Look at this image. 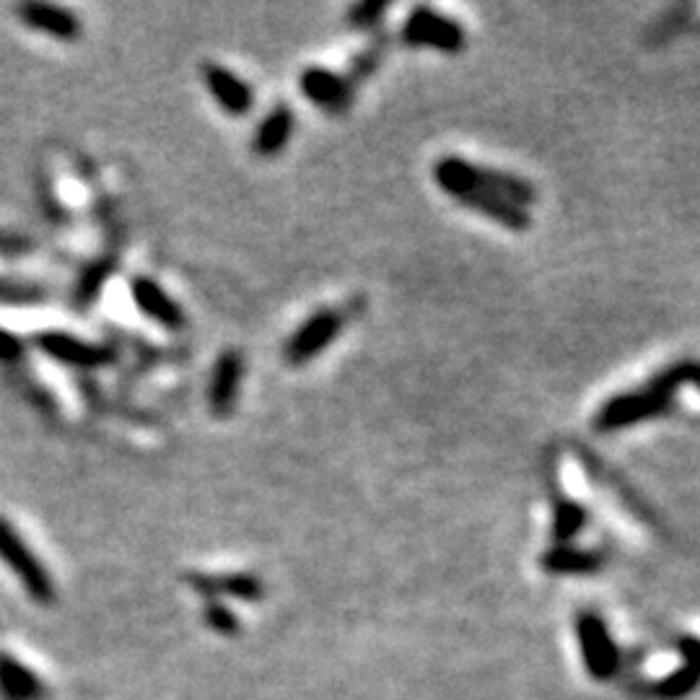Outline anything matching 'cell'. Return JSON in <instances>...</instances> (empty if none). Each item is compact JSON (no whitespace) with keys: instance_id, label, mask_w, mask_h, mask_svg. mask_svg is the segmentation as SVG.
<instances>
[{"instance_id":"obj_1","label":"cell","mask_w":700,"mask_h":700,"mask_svg":"<svg viewBox=\"0 0 700 700\" xmlns=\"http://www.w3.org/2000/svg\"><path fill=\"white\" fill-rule=\"evenodd\" d=\"M682 384H692L700 390V361L685 359L677 363H669L654 374L649 382H644L636 390L613 394L600 405L594 413L592 428L597 434H613V431L638 426L644 421L665 418L675 407V392Z\"/></svg>"},{"instance_id":"obj_2","label":"cell","mask_w":700,"mask_h":700,"mask_svg":"<svg viewBox=\"0 0 700 700\" xmlns=\"http://www.w3.org/2000/svg\"><path fill=\"white\" fill-rule=\"evenodd\" d=\"M434 180L438 188H444V184H467V188L494 192V195L509 200V203L524 208V211L538 203V188L530 180L511 174V171L480 167V163L462 159V156H442L434 163Z\"/></svg>"},{"instance_id":"obj_3","label":"cell","mask_w":700,"mask_h":700,"mask_svg":"<svg viewBox=\"0 0 700 700\" xmlns=\"http://www.w3.org/2000/svg\"><path fill=\"white\" fill-rule=\"evenodd\" d=\"M0 561L17 573L29 597L40 602V605H52L55 602V584H52L47 569H44L40 558L32 553V548L17 532V527L3 517H0Z\"/></svg>"},{"instance_id":"obj_4","label":"cell","mask_w":700,"mask_h":700,"mask_svg":"<svg viewBox=\"0 0 700 700\" xmlns=\"http://www.w3.org/2000/svg\"><path fill=\"white\" fill-rule=\"evenodd\" d=\"M400 36L402 44H407V47H434L438 52H449V55L462 52L467 44V34L459 26V21L444 17V13L434 9H426V6L413 9L411 17L402 24Z\"/></svg>"},{"instance_id":"obj_5","label":"cell","mask_w":700,"mask_h":700,"mask_svg":"<svg viewBox=\"0 0 700 700\" xmlns=\"http://www.w3.org/2000/svg\"><path fill=\"white\" fill-rule=\"evenodd\" d=\"M346 311L342 309H317L307 322L296 327L286 342V361L294 367L315 361L322 350H327L335 342V338L346 327Z\"/></svg>"},{"instance_id":"obj_6","label":"cell","mask_w":700,"mask_h":700,"mask_svg":"<svg viewBox=\"0 0 700 700\" xmlns=\"http://www.w3.org/2000/svg\"><path fill=\"white\" fill-rule=\"evenodd\" d=\"M576 633L590 675L597 677V680H609L621 667V654H617V646L609 638L605 621L597 613H581L576 617Z\"/></svg>"},{"instance_id":"obj_7","label":"cell","mask_w":700,"mask_h":700,"mask_svg":"<svg viewBox=\"0 0 700 700\" xmlns=\"http://www.w3.org/2000/svg\"><path fill=\"white\" fill-rule=\"evenodd\" d=\"M446 195H452L459 205H465L467 211L486 215V219L501 223L509 231H527L532 226V215L524 208L509 203V200L494 195V192L467 188V184H444L442 188Z\"/></svg>"},{"instance_id":"obj_8","label":"cell","mask_w":700,"mask_h":700,"mask_svg":"<svg viewBox=\"0 0 700 700\" xmlns=\"http://www.w3.org/2000/svg\"><path fill=\"white\" fill-rule=\"evenodd\" d=\"M36 348L52 361L63 363V367L73 369H96L112 361V350L96 342H88L76 335L63 332V330H47L36 335Z\"/></svg>"},{"instance_id":"obj_9","label":"cell","mask_w":700,"mask_h":700,"mask_svg":"<svg viewBox=\"0 0 700 700\" xmlns=\"http://www.w3.org/2000/svg\"><path fill=\"white\" fill-rule=\"evenodd\" d=\"M299 88L315 107L330 112V115H342L353 104V81L338 76L335 71L309 65L301 71Z\"/></svg>"},{"instance_id":"obj_10","label":"cell","mask_w":700,"mask_h":700,"mask_svg":"<svg viewBox=\"0 0 700 700\" xmlns=\"http://www.w3.org/2000/svg\"><path fill=\"white\" fill-rule=\"evenodd\" d=\"M244 379V356L240 350H223L215 361L211 384H208V405L215 418H226L236 407Z\"/></svg>"},{"instance_id":"obj_11","label":"cell","mask_w":700,"mask_h":700,"mask_svg":"<svg viewBox=\"0 0 700 700\" xmlns=\"http://www.w3.org/2000/svg\"><path fill=\"white\" fill-rule=\"evenodd\" d=\"M203 81L208 94L213 96V102L226 112L231 117H244L250 115L252 107H255V94L247 81L242 76H236L234 71L226 68L221 63H208L203 68Z\"/></svg>"},{"instance_id":"obj_12","label":"cell","mask_w":700,"mask_h":700,"mask_svg":"<svg viewBox=\"0 0 700 700\" xmlns=\"http://www.w3.org/2000/svg\"><path fill=\"white\" fill-rule=\"evenodd\" d=\"M130 296L132 301H136V307L140 309V315H146L156 325L167 327V330H182L184 322H188L180 301L171 299L167 290H163L161 283H156L153 278H146V275L132 278Z\"/></svg>"},{"instance_id":"obj_13","label":"cell","mask_w":700,"mask_h":700,"mask_svg":"<svg viewBox=\"0 0 700 700\" xmlns=\"http://www.w3.org/2000/svg\"><path fill=\"white\" fill-rule=\"evenodd\" d=\"M19 19L29 29L42 32L47 36H55L61 42H76L81 36V19L78 13L57 3H42V0H29L19 6Z\"/></svg>"},{"instance_id":"obj_14","label":"cell","mask_w":700,"mask_h":700,"mask_svg":"<svg viewBox=\"0 0 700 700\" xmlns=\"http://www.w3.org/2000/svg\"><path fill=\"white\" fill-rule=\"evenodd\" d=\"M545 478L550 488V503H553V540L555 545H571V540H576V534L586 527V509L573 498L563 496L558 488V459L555 454H550L545 462Z\"/></svg>"},{"instance_id":"obj_15","label":"cell","mask_w":700,"mask_h":700,"mask_svg":"<svg viewBox=\"0 0 700 700\" xmlns=\"http://www.w3.org/2000/svg\"><path fill=\"white\" fill-rule=\"evenodd\" d=\"M190 586L203 594L208 602H219V597H236L244 602L263 600V581L250 576V573H221V576H205V573H192Z\"/></svg>"},{"instance_id":"obj_16","label":"cell","mask_w":700,"mask_h":700,"mask_svg":"<svg viewBox=\"0 0 700 700\" xmlns=\"http://www.w3.org/2000/svg\"><path fill=\"white\" fill-rule=\"evenodd\" d=\"M296 128V115L288 104H278V107L267 112L263 123L257 125L255 136H252V151L259 159H275L286 151V146L294 138Z\"/></svg>"},{"instance_id":"obj_17","label":"cell","mask_w":700,"mask_h":700,"mask_svg":"<svg viewBox=\"0 0 700 700\" xmlns=\"http://www.w3.org/2000/svg\"><path fill=\"white\" fill-rule=\"evenodd\" d=\"M680 651L685 657V665L682 669H677L675 675L665 677V680L657 682V685H646V688H640L644 692H649V696L659 698V700H677V698H685L688 692H692L700 685V640L698 638H680Z\"/></svg>"},{"instance_id":"obj_18","label":"cell","mask_w":700,"mask_h":700,"mask_svg":"<svg viewBox=\"0 0 700 700\" xmlns=\"http://www.w3.org/2000/svg\"><path fill=\"white\" fill-rule=\"evenodd\" d=\"M542 569L548 573H597L605 565V555L597 550H579L573 545H555L542 555Z\"/></svg>"},{"instance_id":"obj_19","label":"cell","mask_w":700,"mask_h":700,"mask_svg":"<svg viewBox=\"0 0 700 700\" xmlns=\"http://www.w3.org/2000/svg\"><path fill=\"white\" fill-rule=\"evenodd\" d=\"M0 692L17 700H42L44 685L17 659L0 654Z\"/></svg>"},{"instance_id":"obj_20","label":"cell","mask_w":700,"mask_h":700,"mask_svg":"<svg viewBox=\"0 0 700 700\" xmlns=\"http://www.w3.org/2000/svg\"><path fill=\"white\" fill-rule=\"evenodd\" d=\"M690 13H692V9H688V6H677V9H669L659 21H654L649 34H646V40H649V44L667 42L669 36L682 32L685 24L690 21Z\"/></svg>"},{"instance_id":"obj_21","label":"cell","mask_w":700,"mask_h":700,"mask_svg":"<svg viewBox=\"0 0 700 700\" xmlns=\"http://www.w3.org/2000/svg\"><path fill=\"white\" fill-rule=\"evenodd\" d=\"M384 13L386 3H382V0H363V3H356L348 11V24L353 29H371L382 21Z\"/></svg>"},{"instance_id":"obj_22","label":"cell","mask_w":700,"mask_h":700,"mask_svg":"<svg viewBox=\"0 0 700 700\" xmlns=\"http://www.w3.org/2000/svg\"><path fill=\"white\" fill-rule=\"evenodd\" d=\"M205 623H208V628L226 633V636L240 630V621H236V615L231 613L226 605H221V602H208Z\"/></svg>"},{"instance_id":"obj_23","label":"cell","mask_w":700,"mask_h":700,"mask_svg":"<svg viewBox=\"0 0 700 700\" xmlns=\"http://www.w3.org/2000/svg\"><path fill=\"white\" fill-rule=\"evenodd\" d=\"M24 359V340L0 327V363H17Z\"/></svg>"},{"instance_id":"obj_24","label":"cell","mask_w":700,"mask_h":700,"mask_svg":"<svg viewBox=\"0 0 700 700\" xmlns=\"http://www.w3.org/2000/svg\"><path fill=\"white\" fill-rule=\"evenodd\" d=\"M0 700H17V698H11V696H6V692H0Z\"/></svg>"}]
</instances>
